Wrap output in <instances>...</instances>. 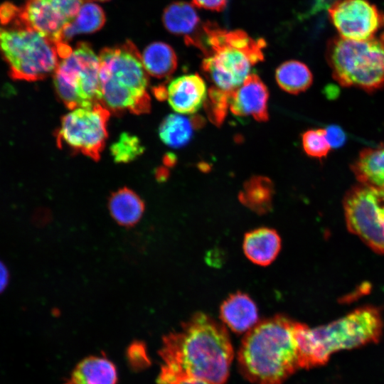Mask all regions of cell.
I'll return each instance as SVG.
<instances>
[{"label": "cell", "instance_id": "9c48e42d", "mask_svg": "<svg viewBox=\"0 0 384 384\" xmlns=\"http://www.w3.org/2000/svg\"><path fill=\"white\" fill-rule=\"evenodd\" d=\"M343 209L348 230L384 255V189L358 183L345 194Z\"/></svg>", "mask_w": 384, "mask_h": 384}, {"label": "cell", "instance_id": "ba28073f", "mask_svg": "<svg viewBox=\"0 0 384 384\" xmlns=\"http://www.w3.org/2000/svg\"><path fill=\"white\" fill-rule=\"evenodd\" d=\"M99 70V56L85 43L60 59L53 73L54 87L68 109L101 103Z\"/></svg>", "mask_w": 384, "mask_h": 384}, {"label": "cell", "instance_id": "ac0fdd59", "mask_svg": "<svg viewBox=\"0 0 384 384\" xmlns=\"http://www.w3.org/2000/svg\"><path fill=\"white\" fill-rule=\"evenodd\" d=\"M351 169L359 183L384 189V142L363 149Z\"/></svg>", "mask_w": 384, "mask_h": 384}, {"label": "cell", "instance_id": "ffe728a7", "mask_svg": "<svg viewBox=\"0 0 384 384\" xmlns=\"http://www.w3.org/2000/svg\"><path fill=\"white\" fill-rule=\"evenodd\" d=\"M112 217L121 225L131 227L141 219L144 203L132 190L122 188L113 193L108 203Z\"/></svg>", "mask_w": 384, "mask_h": 384}, {"label": "cell", "instance_id": "30bf717a", "mask_svg": "<svg viewBox=\"0 0 384 384\" xmlns=\"http://www.w3.org/2000/svg\"><path fill=\"white\" fill-rule=\"evenodd\" d=\"M110 115V112L101 103L71 110L63 117L56 132L58 146L65 145L95 161L99 160L107 138Z\"/></svg>", "mask_w": 384, "mask_h": 384}, {"label": "cell", "instance_id": "f546056e", "mask_svg": "<svg viewBox=\"0 0 384 384\" xmlns=\"http://www.w3.org/2000/svg\"><path fill=\"white\" fill-rule=\"evenodd\" d=\"M50 1L70 21L77 15L84 0H50Z\"/></svg>", "mask_w": 384, "mask_h": 384}, {"label": "cell", "instance_id": "9a60e30c", "mask_svg": "<svg viewBox=\"0 0 384 384\" xmlns=\"http://www.w3.org/2000/svg\"><path fill=\"white\" fill-rule=\"evenodd\" d=\"M220 317L232 331L241 334L248 331L258 322V310L247 294L238 292L223 302Z\"/></svg>", "mask_w": 384, "mask_h": 384}, {"label": "cell", "instance_id": "277c9868", "mask_svg": "<svg viewBox=\"0 0 384 384\" xmlns=\"http://www.w3.org/2000/svg\"><path fill=\"white\" fill-rule=\"evenodd\" d=\"M383 329L381 313L371 306L359 307L338 319L314 329L299 323L297 337L302 368L324 365L338 351L377 343Z\"/></svg>", "mask_w": 384, "mask_h": 384}, {"label": "cell", "instance_id": "83f0119b", "mask_svg": "<svg viewBox=\"0 0 384 384\" xmlns=\"http://www.w3.org/2000/svg\"><path fill=\"white\" fill-rule=\"evenodd\" d=\"M302 139L305 152L314 158L326 156L331 149L326 139L325 129H309L303 134Z\"/></svg>", "mask_w": 384, "mask_h": 384}, {"label": "cell", "instance_id": "484cf974", "mask_svg": "<svg viewBox=\"0 0 384 384\" xmlns=\"http://www.w3.org/2000/svg\"><path fill=\"white\" fill-rule=\"evenodd\" d=\"M111 154L117 163H127L137 159L144 151L139 137L127 132L121 134L110 147Z\"/></svg>", "mask_w": 384, "mask_h": 384}, {"label": "cell", "instance_id": "e0dca14e", "mask_svg": "<svg viewBox=\"0 0 384 384\" xmlns=\"http://www.w3.org/2000/svg\"><path fill=\"white\" fill-rule=\"evenodd\" d=\"M116 366L105 356H91L80 361L63 384H117Z\"/></svg>", "mask_w": 384, "mask_h": 384}, {"label": "cell", "instance_id": "7c38bea8", "mask_svg": "<svg viewBox=\"0 0 384 384\" xmlns=\"http://www.w3.org/2000/svg\"><path fill=\"white\" fill-rule=\"evenodd\" d=\"M266 85L255 73H250L238 88L230 92L229 108L237 116H252L259 122L268 119Z\"/></svg>", "mask_w": 384, "mask_h": 384}, {"label": "cell", "instance_id": "6da1fadb", "mask_svg": "<svg viewBox=\"0 0 384 384\" xmlns=\"http://www.w3.org/2000/svg\"><path fill=\"white\" fill-rule=\"evenodd\" d=\"M158 384L199 380L225 384L233 358L225 327L204 313H197L181 330L163 338Z\"/></svg>", "mask_w": 384, "mask_h": 384}, {"label": "cell", "instance_id": "d6986e66", "mask_svg": "<svg viewBox=\"0 0 384 384\" xmlns=\"http://www.w3.org/2000/svg\"><path fill=\"white\" fill-rule=\"evenodd\" d=\"M162 21L170 33L183 36L184 39L195 34L201 25L195 6L186 1L169 4L164 11Z\"/></svg>", "mask_w": 384, "mask_h": 384}, {"label": "cell", "instance_id": "836d02e7", "mask_svg": "<svg viewBox=\"0 0 384 384\" xmlns=\"http://www.w3.org/2000/svg\"><path fill=\"white\" fill-rule=\"evenodd\" d=\"M173 384H210L203 380H183L176 382Z\"/></svg>", "mask_w": 384, "mask_h": 384}, {"label": "cell", "instance_id": "4fadbf2b", "mask_svg": "<svg viewBox=\"0 0 384 384\" xmlns=\"http://www.w3.org/2000/svg\"><path fill=\"white\" fill-rule=\"evenodd\" d=\"M30 26L53 41L58 49L65 45L63 33L68 20L50 0H29L22 7Z\"/></svg>", "mask_w": 384, "mask_h": 384}, {"label": "cell", "instance_id": "2e32d148", "mask_svg": "<svg viewBox=\"0 0 384 384\" xmlns=\"http://www.w3.org/2000/svg\"><path fill=\"white\" fill-rule=\"evenodd\" d=\"M242 247L249 260L257 265L267 266L278 255L281 238L275 230L260 228L245 234Z\"/></svg>", "mask_w": 384, "mask_h": 384}, {"label": "cell", "instance_id": "7a4b0ae2", "mask_svg": "<svg viewBox=\"0 0 384 384\" xmlns=\"http://www.w3.org/2000/svg\"><path fill=\"white\" fill-rule=\"evenodd\" d=\"M297 321L283 315L257 322L238 353L242 375L255 384H282L302 368Z\"/></svg>", "mask_w": 384, "mask_h": 384}, {"label": "cell", "instance_id": "d590c367", "mask_svg": "<svg viewBox=\"0 0 384 384\" xmlns=\"http://www.w3.org/2000/svg\"><path fill=\"white\" fill-rule=\"evenodd\" d=\"M95 1H108V0H95Z\"/></svg>", "mask_w": 384, "mask_h": 384}, {"label": "cell", "instance_id": "8992f818", "mask_svg": "<svg viewBox=\"0 0 384 384\" xmlns=\"http://www.w3.org/2000/svg\"><path fill=\"white\" fill-rule=\"evenodd\" d=\"M101 103L110 112H149L147 73L142 55L130 41L105 48L99 55Z\"/></svg>", "mask_w": 384, "mask_h": 384}, {"label": "cell", "instance_id": "44dd1931", "mask_svg": "<svg viewBox=\"0 0 384 384\" xmlns=\"http://www.w3.org/2000/svg\"><path fill=\"white\" fill-rule=\"evenodd\" d=\"M201 125V118H188L181 114H171L161 122L159 135L162 142L167 146L178 148L191 140L194 128Z\"/></svg>", "mask_w": 384, "mask_h": 384}, {"label": "cell", "instance_id": "4dcf8cb0", "mask_svg": "<svg viewBox=\"0 0 384 384\" xmlns=\"http://www.w3.org/2000/svg\"><path fill=\"white\" fill-rule=\"evenodd\" d=\"M326 137L331 148H340L346 140L345 132L338 125H330L325 129Z\"/></svg>", "mask_w": 384, "mask_h": 384}, {"label": "cell", "instance_id": "7402d4cb", "mask_svg": "<svg viewBox=\"0 0 384 384\" xmlns=\"http://www.w3.org/2000/svg\"><path fill=\"white\" fill-rule=\"evenodd\" d=\"M141 55L146 73L155 78L169 77L176 69L177 57L175 51L164 42L149 44Z\"/></svg>", "mask_w": 384, "mask_h": 384}, {"label": "cell", "instance_id": "52a82bcc", "mask_svg": "<svg viewBox=\"0 0 384 384\" xmlns=\"http://www.w3.org/2000/svg\"><path fill=\"white\" fill-rule=\"evenodd\" d=\"M326 58L340 85L367 92L384 87V35L363 41L333 37L327 43Z\"/></svg>", "mask_w": 384, "mask_h": 384}, {"label": "cell", "instance_id": "1f68e13d", "mask_svg": "<svg viewBox=\"0 0 384 384\" xmlns=\"http://www.w3.org/2000/svg\"><path fill=\"white\" fill-rule=\"evenodd\" d=\"M192 3L198 8L220 11L225 7L227 0H192Z\"/></svg>", "mask_w": 384, "mask_h": 384}, {"label": "cell", "instance_id": "5bb4252c", "mask_svg": "<svg viewBox=\"0 0 384 384\" xmlns=\"http://www.w3.org/2000/svg\"><path fill=\"white\" fill-rule=\"evenodd\" d=\"M207 95L206 85L197 74L178 77L166 89V97L171 108L185 114L196 112L204 104Z\"/></svg>", "mask_w": 384, "mask_h": 384}, {"label": "cell", "instance_id": "cb8c5ba5", "mask_svg": "<svg viewBox=\"0 0 384 384\" xmlns=\"http://www.w3.org/2000/svg\"><path fill=\"white\" fill-rule=\"evenodd\" d=\"M275 77L279 86L292 94L305 91L313 81L309 68L298 60H289L281 64L276 70Z\"/></svg>", "mask_w": 384, "mask_h": 384}, {"label": "cell", "instance_id": "5b68a950", "mask_svg": "<svg viewBox=\"0 0 384 384\" xmlns=\"http://www.w3.org/2000/svg\"><path fill=\"white\" fill-rule=\"evenodd\" d=\"M0 53L15 80L36 81L54 73L60 61L55 44L32 28L22 7L0 6Z\"/></svg>", "mask_w": 384, "mask_h": 384}, {"label": "cell", "instance_id": "d4e9b609", "mask_svg": "<svg viewBox=\"0 0 384 384\" xmlns=\"http://www.w3.org/2000/svg\"><path fill=\"white\" fill-rule=\"evenodd\" d=\"M272 195L271 181L264 176H255L245 183L239 198L251 210L264 213L270 210Z\"/></svg>", "mask_w": 384, "mask_h": 384}, {"label": "cell", "instance_id": "e575fe53", "mask_svg": "<svg viewBox=\"0 0 384 384\" xmlns=\"http://www.w3.org/2000/svg\"><path fill=\"white\" fill-rule=\"evenodd\" d=\"M326 1H329V0H321V3H322V4H323V3H325Z\"/></svg>", "mask_w": 384, "mask_h": 384}, {"label": "cell", "instance_id": "3957f363", "mask_svg": "<svg viewBox=\"0 0 384 384\" xmlns=\"http://www.w3.org/2000/svg\"><path fill=\"white\" fill-rule=\"evenodd\" d=\"M204 54L202 70L215 87L231 92L249 75L251 67L263 60L266 43L255 39L242 30L228 31L206 21L198 31L186 38Z\"/></svg>", "mask_w": 384, "mask_h": 384}, {"label": "cell", "instance_id": "4316f807", "mask_svg": "<svg viewBox=\"0 0 384 384\" xmlns=\"http://www.w3.org/2000/svg\"><path fill=\"white\" fill-rule=\"evenodd\" d=\"M230 92L220 90L215 87L208 91L205 101L206 111L209 119L216 125L223 121L229 107Z\"/></svg>", "mask_w": 384, "mask_h": 384}, {"label": "cell", "instance_id": "8fae6325", "mask_svg": "<svg viewBox=\"0 0 384 384\" xmlns=\"http://www.w3.org/2000/svg\"><path fill=\"white\" fill-rule=\"evenodd\" d=\"M339 36L354 41L375 38L384 26V14L368 0H336L328 9Z\"/></svg>", "mask_w": 384, "mask_h": 384}, {"label": "cell", "instance_id": "603a6c76", "mask_svg": "<svg viewBox=\"0 0 384 384\" xmlns=\"http://www.w3.org/2000/svg\"><path fill=\"white\" fill-rule=\"evenodd\" d=\"M105 22V15L100 6L91 1L84 2L77 15L65 28L63 41L81 33H90L100 29Z\"/></svg>", "mask_w": 384, "mask_h": 384}, {"label": "cell", "instance_id": "d6a6232c", "mask_svg": "<svg viewBox=\"0 0 384 384\" xmlns=\"http://www.w3.org/2000/svg\"><path fill=\"white\" fill-rule=\"evenodd\" d=\"M7 279V272L4 265L0 262V291H1L6 285Z\"/></svg>", "mask_w": 384, "mask_h": 384}, {"label": "cell", "instance_id": "f1b7e54d", "mask_svg": "<svg viewBox=\"0 0 384 384\" xmlns=\"http://www.w3.org/2000/svg\"><path fill=\"white\" fill-rule=\"evenodd\" d=\"M128 358L134 369H142L149 365L145 348L140 343H133L128 351Z\"/></svg>", "mask_w": 384, "mask_h": 384}]
</instances>
